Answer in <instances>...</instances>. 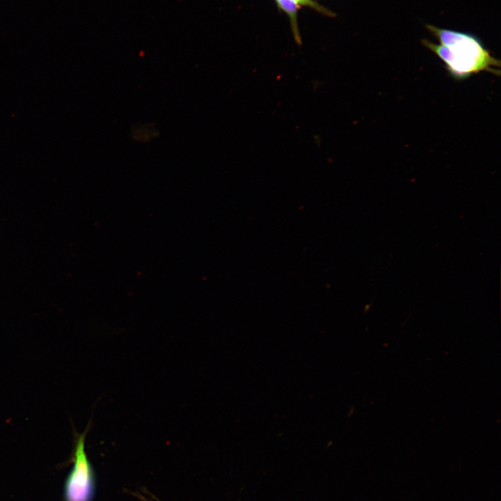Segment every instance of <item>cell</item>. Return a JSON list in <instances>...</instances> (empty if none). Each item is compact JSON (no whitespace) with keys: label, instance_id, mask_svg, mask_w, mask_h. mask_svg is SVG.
<instances>
[{"label":"cell","instance_id":"1","mask_svg":"<svg viewBox=\"0 0 501 501\" xmlns=\"http://www.w3.org/2000/svg\"><path fill=\"white\" fill-rule=\"evenodd\" d=\"M426 29L439 44L423 39L422 45L439 58L454 79L463 80L481 72L500 75V60L475 34L431 24H427Z\"/></svg>","mask_w":501,"mask_h":501},{"label":"cell","instance_id":"2","mask_svg":"<svg viewBox=\"0 0 501 501\" xmlns=\"http://www.w3.org/2000/svg\"><path fill=\"white\" fill-rule=\"evenodd\" d=\"M87 430L76 436L73 466L63 484V501H93L96 479L93 466L85 451Z\"/></svg>","mask_w":501,"mask_h":501},{"label":"cell","instance_id":"3","mask_svg":"<svg viewBox=\"0 0 501 501\" xmlns=\"http://www.w3.org/2000/svg\"><path fill=\"white\" fill-rule=\"evenodd\" d=\"M295 1L301 8L303 6L313 9L316 12L329 17H334L335 16V13L321 5L315 0H295Z\"/></svg>","mask_w":501,"mask_h":501}]
</instances>
